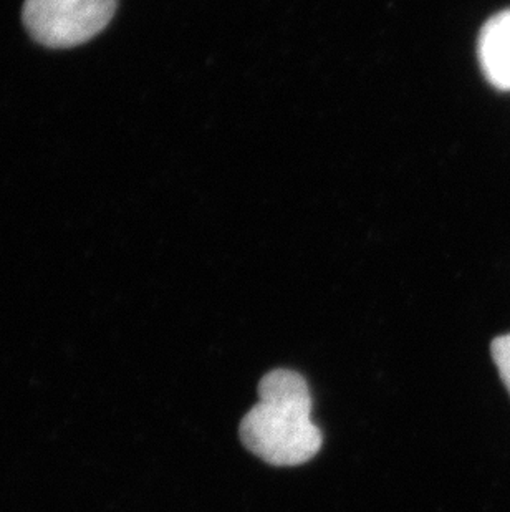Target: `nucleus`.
<instances>
[{"label": "nucleus", "mask_w": 510, "mask_h": 512, "mask_svg": "<svg viewBox=\"0 0 510 512\" xmlns=\"http://www.w3.org/2000/svg\"><path fill=\"white\" fill-rule=\"evenodd\" d=\"M479 60L494 87L510 90V10L492 17L481 32Z\"/></svg>", "instance_id": "nucleus-3"}, {"label": "nucleus", "mask_w": 510, "mask_h": 512, "mask_svg": "<svg viewBox=\"0 0 510 512\" xmlns=\"http://www.w3.org/2000/svg\"><path fill=\"white\" fill-rule=\"evenodd\" d=\"M118 0H25L22 20L30 37L49 49H72L105 30Z\"/></svg>", "instance_id": "nucleus-2"}, {"label": "nucleus", "mask_w": 510, "mask_h": 512, "mask_svg": "<svg viewBox=\"0 0 510 512\" xmlns=\"http://www.w3.org/2000/svg\"><path fill=\"white\" fill-rule=\"evenodd\" d=\"M491 352L501 380L510 393V334L492 340Z\"/></svg>", "instance_id": "nucleus-4"}, {"label": "nucleus", "mask_w": 510, "mask_h": 512, "mask_svg": "<svg viewBox=\"0 0 510 512\" xmlns=\"http://www.w3.org/2000/svg\"><path fill=\"white\" fill-rule=\"evenodd\" d=\"M247 450L272 466H300L322 448V431L312 420V395L305 378L287 368L267 373L259 401L241 423Z\"/></svg>", "instance_id": "nucleus-1"}]
</instances>
